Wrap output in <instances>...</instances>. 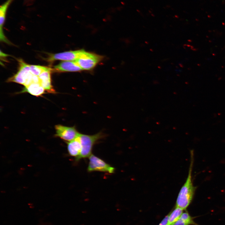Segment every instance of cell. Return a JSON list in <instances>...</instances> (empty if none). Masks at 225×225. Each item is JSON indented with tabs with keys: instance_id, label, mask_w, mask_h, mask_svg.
<instances>
[{
	"instance_id": "cell-12",
	"label": "cell",
	"mask_w": 225,
	"mask_h": 225,
	"mask_svg": "<svg viewBox=\"0 0 225 225\" xmlns=\"http://www.w3.org/2000/svg\"><path fill=\"white\" fill-rule=\"evenodd\" d=\"M45 90L39 82H33L25 86L19 93L27 92L32 95L38 97L44 93Z\"/></svg>"
},
{
	"instance_id": "cell-7",
	"label": "cell",
	"mask_w": 225,
	"mask_h": 225,
	"mask_svg": "<svg viewBox=\"0 0 225 225\" xmlns=\"http://www.w3.org/2000/svg\"><path fill=\"white\" fill-rule=\"evenodd\" d=\"M84 50L82 49L50 54L47 60L49 62H52L57 60L63 61H75L81 56Z\"/></svg>"
},
{
	"instance_id": "cell-17",
	"label": "cell",
	"mask_w": 225,
	"mask_h": 225,
	"mask_svg": "<svg viewBox=\"0 0 225 225\" xmlns=\"http://www.w3.org/2000/svg\"><path fill=\"white\" fill-rule=\"evenodd\" d=\"M8 55H7V54H6L1 52V51H0V57H6L8 56Z\"/></svg>"
},
{
	"instance_id": "cell-5",
	"label": "cell",
	"mask_w": 225,
	"mask_h": 225,
	"mask_svg": "<svg viewBox=\"0 0 225 225\" xmlns=\"http://www.w3.org/2000/svg\"><path fill=\"white\" fill-rule=\"evenodd\" d=\"M87 170L89 172L99 171L109 173L114 172L115 168L99 157L92 154L89 157Z\"/></svg>"
},
{
	"instance_id": "cell-15",
	"label": "cell",
	"mask_w": 225,
	"mask_h": 225,
	"mask_svg": "<svg viewBox=\"0 0 225 225\" xmlns=\"http://www.w3.org/2000/svg\"><path fill=\"white\" fill-rule=\"evenodd\" d=\"M179 218L189 222L191 225H198L194 222L192 217H191L188 212L182 213Z\"/></svg>"
},
{
	"instance_id": "cell-8",
	"label": "cell",
	"mask_w": 225,
	"mask_h": 225,
	"mask_svg": "<svg viewBox=\"0 0 225 225\" xmlns=\"http://www.w3.org/2000/svg\"><path fill=\"white\" fill-rule=\"evenodd\" d=\"M54 70L58 72H78L82 70L75 61H64L54 67Z\"/></svg>"
},
{
	"instance_id": "cell-13",
	"label": "cell",
	"mask_w": 225,
	"mask_h": 225,
	"mask_svg": "<svg viewBox=\"0 0 225 225\" xmlns=\"http://www.w3.org/2000/svg\"><path fill=\"white\" fill-rule=\"evenodd\" d=\"M183 210L176 206L175 208L169 215L167 225H173L177 221L182 213Z\"/></svg>"
},
{
	"instance_id": "cell-3",
	"label": "cell",
	"mask_w": 225,
	"mask_h": 225,
	"mask_svg": "<svg viewBox=\"0 0 225 225\" xmlns=\"http://www.w3.org/2000/svg\"><path fill=\"white\" fill-rule=\"evenodd\" d=\"M105 134L100 132L92 135L80 133L79 137L82 146V149L79 156L75 159L77 161L82 158L89 157L92 154L93 148L99 140L105 137Z\"/></svg>"
},
{
	"instance_id": "cell-2",
	"label": "cell",
	"mask_w": 225,
	"mask_h": 225,
	"mask_svg": "<svg viewBox=\"0 0 225 225\" xmlns=\"http://www.w3.org/2000/svg\"><path fill=\"white\" fill-rule=\"evenodd\" d=\"M19 68L18 71L13 76L9 78L7 82H13L27 86L33 83L39 82L38 76L33 75L30 71V65L24 62L22 60H18Z\"/></svg>"
},
{
	"instance_id": "cell-16",
	"label": "cell",
	"mask_w": 225,
	"mask_h": 225,
	"mask_svg": "<svg viewBox=\"0 0 225 225\" xmlns=\"http://www.w3.org/2000/svg\"><path fill=\"white\" fill-rule=\"evenodd\" d=\"M169 215H167L163 219L159 225H167Z\"/></svg>"
},
{
	"instance_id": "cell-10",
	"label": "cell",
	"mask_w": 225,
	"mask_h": 225,
	"mask_svg": "<svg viewBox=\"0 0 225 225\" xmlns=\"http://www.w3.org/2000/svg\"><path fill=\"white\" fill-rule=\"evenodd\" d=\"M52 70L45 71L42 72L38 76L39 83L45 90L48 92L55 93H56L52 84L51 78V72Z\"/></svg>"
},
{
	"instance_id": "cell-19",
	"label": "cell",
	"mask_w": 225,
	"mask_h": 225,
	"mask_svg": "<svg viewBox=\"0 0 225 225\" xmlns=\"http://www.w3.org/2000/svg\"><path fill=\"white\" fill-rule=\"evenodd\" d=\"M121 3L123 5H124L125 4V3L122 2H121Z\"/></svg>"
},
{
	"instance_id": "cell-1",
	"label": "cell",
	"mask_w": 225,
	"mask_h": 225,
	"mask_svg": "<svg viewBox=\"0 0 225 225\" xmlns=\"http://www.w3.org/2000/svg\"><path fill=\"white\" fill-rule=\"evenodd\" d=\"M193 152H190V162L188 176L185 182L182 187L176 200V206L185 210L191 202L193 198L195 187L192 180V171L194 161Z\"/></svg>"
},
{
	"instance_id": "cell-14",
	"label": "cell",
	"mask_w": 225,
	"mask_h": 225,
	"mask_svg": "<svg viewBox=\"0 0 225 225\" xmlns=\"http://www.w3.org/2000/svg\"><path fill=\"white\" fill-rule=\"evenodd\" d=\"M31 73L34 75L38 76L43 72L52 69L50 68L36 65H30Z\"/></svg>"
},
{
	"instance_id": "cell-6",
	"label": "cell",
	"mask_w": 225,
	"mask_h": 225,
	"mask_svg": "<svg viewBox=\"0 0 225 225\" xmlns=\"http://www.w3.org/2000/svg\"><path fill=\"white\" fill-rule=\"evenodd\" d=\"M55 137L60 138L66 142L75 139L80 133L75 126L68 127L57 125L55 126Z\"/></svg>"
},
{
	"instance_id": "cell-4",
	"label": "cell",
	"mask_w": 225,
	"mask_h": 225,
	"mask_svg": "<svg viewBox=\"0 0 225 225\" xmlns=\"http://www.w3.org/2000/svg\"><path fill=\"white\" fill-rule=\"evenodd\" d=\"M102 58V56L84 50L75 61L82 70H89L94 68Z\"/></svg>"
},
{
	"instance_id": "cell-11",
	"label": "cell",
	"mask_w": 225,
	"mask_h": 225,
	"mask_svg": "<svg viewBox=\"0 0 225 225\" xmlns=\"http://www.w3.org/2000/svg\"><path fill=\"white\" fill-rule=\"evenodd\" d=\"M79 135L74 140L67 142L68 151L69 155L75 158V159L80 155L82 149V146Z\"/></svg>"
},
{
	"instance_id": "cell-9",
	"label": "cell",
	"mask_w": 225,
	"mask_h": 225,
	"mask_svg": "<svg viewBox=\"0 0 225 225\" xmlns=\"http://www.w3.org/2000/svg\"><path fill=\"white\" fill-rule=\"evenodd\" d=\"M14 0H7L0 7V39L3 42L9 43L5 37L3 31V27L4 23L8 9Z\"/></svg>"
},
{
	"instance_id": "cell-18",
	"label": "cell",
	"mask_w": 225,
	"mask_h": 225,
	"mask_svg": "<svg viewBox=\"0 0 225 225\" xmlns=\"http://www.w3.org/2000/svg\"><path fill=\"white\" fill-rule=\"evenodd\" d=\"M121 8H121V7H119L117 8V9H118V10H120L121 9Z\"/></svg>"
}]
</instances>
